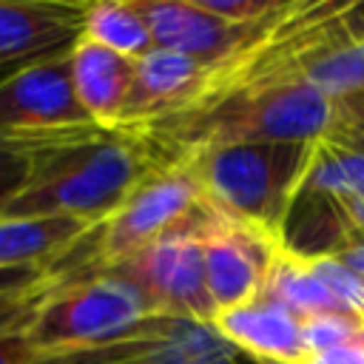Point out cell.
<instances>
[{"instance_id": "cell-1", "label": "cell", "mask_w": 364, "mask_h": 364, "mask_svg": "<svg viewBox=\"0 0 364 364\" xmlns=\"http://www.w3.org/2000/svg\"><path fill=\"white\" fill-rule=\"evenodd\" d=\"M28 145V171L0 219L68 216L88 228L105 222L139 179L162 159V148L136 128L88 125Z\"/></svg>"}, {"instance_id": "cell-2", "label": "cell", "mask_w": 364, "mask_h": 364, "mask_svg": "<svg viewBox=\"0 0 364 364\" xmlns=\"http://www.w3.org/2000/svg\"><path fill=\"white\" fill-rule=\"evenodd\" d=\"M336 102L301 80L245 82L145 134L165 156L230 142H316L333 131Z\"/></svg>"}, {"instance_id": "cell-3", "label": "cell", "mask_w": 364, "mask_h": 364, "mask_svg": "<svg viewBox=\"0 0 364 364\" xmlns=\"http://www.w3.org/2000/svg\"><path fill=\"white\" fill-rule=\"evenodd\" d=\"M202 208L205 193L191 156L173 154L148 171L125 202L51 267V279L111 270L159 236L191 222Z\"/></svg>"}, {"instance_id": "cell-4", "label": "cell", "mask_w": 364, "mask_h": 364, "mask_svg": "<svg viewBox=\"0 0 364 364\" xmlns=\"http://www.w3.org/2000/svg\"><path fill=\"white\" fill-rule=\"evenodd\" d=\"M316 142H230L188 156L208 208L282 233L284 216L307 179Z\"/></svg>"}, {"instance_id": "cell-5", "label": "cell", "mask_w": 364, "mask_h": 364, "mask_svg": "<svg viewBox=\"0 0 364 364\" xmlns=\"http://www.w3.org/2000/svg\"><path fill=\"white\" fill-rule=\"evenodd\" d=\"M148 316H156L151 299L122 273H77L43 287L26 333L43 355L108 341Z\"/></svg>"}, {"instance_id": "cell-6", "label": "cell", "mask_w": 364, "mask_h": 364, "mask_svg": "<svg viewBox=\"0 0 364 364\" xmlns=\"http://www.w3.org/2000/svg\"><path fill=\"white\" fill-rule=\"evenodd\" d=\"M34 364H256L210 321L148 316L136 327L88 347L43 353Z\"/></svg>"}, {"instance_id": "cell-7", "label": "cell", "mask_w": 364, "mask_h": 364, "mask_svg": "<svg viewBox=\"0 0 364 364\" xmlns=\"http://www.w3.org/2000/svg\"><path fill=\"white\" fill-rule=\"evenodd\" d=\"M208 205L182 228L159 236L142 247L128 262L111 267L131 279L154 304L159 316L213 321L216 310L205 287V259H202V225Z\"/></svg>"}, {"instance_id": "cell-8", "label": "cell", "mask_w": 364, "mask_h": 364, "mask_svg": "<svg viewBox=\"0 0 364 364\" xmlns=\"http://www.w3.org/2000/svg\"><path fill=\"white\" fill-rule=\"evenodd\" d=\"M97 125L77 100L71 51L0 80V142H37Z\"/></svg>"}, {"instance_id": "cell-9", "label": "cell", "mask_w": 364, "mask_h": 364, "mask_svg": "<svg viewBox=\"0 0 364 364\" xmlns=\"http://www.w3.org/2000/svg\"><path fill=\"white\" fill-rule=\"evenodd\" d=\"M282 247L279 230L208 208L202 225V259L213 310L222 313L262 296Z\"/></svg>"}, {"instance_id": "cell-10", "label": "cell", "mask_w": 364, "mask_h": 364, "mask_svg": "<svg viewBox=\"0 0 364 364\" xmlns=\"http://www.w3.org/2000/svg\"><path fill=\"white\" fill-rule=\"evenodd\" d=\"M156 48L185 54L196 63H205L219 71V77L239 63L270 28L276 17L256 26H233L205 11L199 0H136ZM287 6V3H284ZM219 82V80H216Z\"/></svg>"}, {"instance_id": "cell-11", "label": "cell", "mask_w": 364, "mask_h": 364, "mask_svg": "<svg viewBox=\"0 0 364 364\" xmlns=\"http://www.w3.org/2000/svg\"><path fill=\"white\" fill-rule=\"evenodd\" d=\"M216 80V68L154 46L134 63V82L119 128L148 131L171 117L188 114L213 97Z\"/></svg>"}, {"instance_id": "cell-12", "label": "cell", "mask_w": 364, "mask_h": 364, "mask_svg": "<svg viewBox=\"0 0 364 364\" xmlns=\"http://www.w3.org/2000/svg\"><path fill=\"white\" fill-rule=\"evenodd\" d=\"M88 3L68 0H0V71L51 60L74 48Z\"/></svg>"}, {"instance_id": "cell-13", "label": "cell", "mask_w": 364, "mask_h": 364, "mask_svg": "<svg viewBox=\"0 0 364 364\" xmlns=\"http://www.w3.org/2000/svg\"><path fill=\"white\" fill-rule=\"evenodd\" d=\"M216 333L256 364H301V318L267 296L222 310L210 321Z\"/></svg>"}, {"instance_id": "cell-14", "label": "cell", "mask_w": 364, "mask_h": 364, "mask_svg": "<svg viewBox=\"0 0 364 364\" xmlns=\"http://www.w3.org/2000/svg\"><path fill=\"white\" fill-rule=\"evenodd\" d=\"M134 63L122 54H114L91 40H77L71 48V82L85 114L102 128H119L131 82Z\"/></svg>"}, {"instance_id": "cell-15", "label": "cell", "mask_w": 364, "mask_h": 364, "mask_svg": "<svg viewBox=\"0 0 364 364\" xmlns=\"http://www.w3.org/2000/svg\"><path fill=\"white\" fill-rule=\"evenodd\" d=\"M91 228L68 216L0 219V267H54Z\"/></svg>"}, {"instance_id": "cell-16", "label": "cell", "mask_w": 364, "mask_h": 364, "mask_svg": "<svg viewBox=\"0 0 364 364\" xmlns=\"http://www.w3.org/2000/svg\"><path fill=\"white\" fill-rule=\"evenodd\" d=\"M82 40H91L114 54L139 60L154 48L148 20L136 0H97L85 6Z\"/></svg>"}, {"instance_id": "cell-17", "label": "cell", "mask_w": 364, "mask_h": 364, "mask_svg": "<svg viewBox=\"0 0 364 364\" xmlns=\"http://www.w3.org/2000/svg\"><path fill=\"white\" fill-rule=\"evenodd\" d=\"M301 191L321 193L330 199H353L364 193V139L321 136L307 171Z\"/></svg>"}, {"instance_id": "cell-18", "label": "cell", "mask_w": 364, "mask_h": 364, "mask_svg": "<svg viewBox=\"0 0 364 364\" xmlns=\"http://www.w3.org/2000/svg\"><path fill=\"white\" fill-rule=\"evenodd\" d=\"M262 296L279 301L282 307H287L301 321L310 318V316H318V313L338 310L333 296L327 293V287L316 276L313 264L307 259H299V256L287 253L284 247H282L279 259L270 267V276L264 282Z\"/></svg>"}, {"instance_id": "cell-19", "label": "cell", "mask_w": 364, "mask_h": 364, "mask_svg": "<svg viewBox=\"0 0 364 364\" xmlns=\"http://www.w3.org/2000/svg\"><path fill=\"white\" fill-rule=\"evenodd\" d=\"M364 333V318L341 313V310H330V313H318L301 321V344L307 350V355L347 344L353 338H358Z\"/></svg>"}, {"instance_id": "cell-20", "label": "cell", "mask_w": 364, "mask_h": 364, "mask_svg": "<svg viewBox=\"0 0 364 364\" xmlns=\"http://www.w3.org/2000/svg\"><path fill=\"white\" fill-rule=\"evenodd\" d=\"M199 6L233 26H256L276 17L284 0H199Z\"/></svg>"}, {"instance_id": "cell-21", "label": "cell", "mask_w": 364, "mask_h": 364, "mask_svg": "<svg viewBox=\"0 0 364 364\" xmlns=\"http://www.w3.org/2000/svg\"><path fill=\"white\" fill-rule=\"evenodd\" d=\"M48 282H51L48 267H0V304L31 299L43 293Z\"/></svg>"}, {"instance_id": "cell-22", "label": "cell", "mask_w": 364, "mask_h": 364, "mask_svg": "<svg viewBox=\"0 0 364 364\" xmlns=\"http://www.w3.org/2000/svg\"><path fill=\"white\" fill-rule=\"evenodd\" d=\"M28 171L26 142H0V208L14 196Z\"/></svg>"}, {"instance_id": "cell-23", "label": "cell", "mask_w": 364, "mask_h": 364, "mask_svg": "<svg viewBox=\"0 0 364 364\" xmlns=\"http://www.w3.org/2000/svg\"><path fill=\"white\" fill-rule=\"evenodd\" d=\"M336 102V122L330 136H347V139H364V88L353 91Z\"/></svg>"}, {"instance_id": "cell-24", "label": "cell", "mask_w": 364, "mask_h": 364, "mask_svg": "<svg viewBox=\"0 0 364 364\" xmlns=\"http://www.w3.org/2000/svg\"><path fill=\"white\" fill-rule=\"evenodd\" d=\"M28 318H31V313L17 324L0 327V364H34L37 350L28 341V333H26Z\"/></svg>"}, {"instance_id": "cell-25", "label": "cell", "mask_w": 364, "mask_h": 364, "mask_svg": "<svg viewBox=\"0 0 364 364\" xmlns=\"http://www.w3.org/2000/svg\"><path fill=\"white\" fill-rule=\"evenodd\" d=\"M327 259L341 262L350 273H355V276L364 282V233H350V236L338 245V250H336L333 256H327Z\"/></svg>"}, {"instance_id": "cell-26", "label": "cell", "mask_w": 364, "mask_h": 364, "mask_svg": "<svg viewBox=\"0 0 364 364\" xmlns=\"http://www.w3.org/2000/svg\"><path fill=\"white\" fill-rule=\"evenodd\" d=\"M341 23H344V31L350 40L364 43V0H347Z\"/></svg>"}, {"instance_id": "cell-27", "label": "cell", "mask_w": 364, "mask_h": 364, "mask_svg": "<svg viewBox=\"0 0 364 364\" xmlns=\"http://www.w3.org/2000/svg\"><path fill=\"white\" fill-rule=\"evenodd\" d=\"M37 296H40V293H37ZM37 296L23 299V301H9V304H0V327H9V324L23 321V318L31 313V307H34Z\"/></svg>"}, {"instance_id": "cell-28", "label": "cell", "mask_w": 364, "mask_h": 364, "mask_svg": "<svg viewBox=\"0 0 364 364\" xmlns=\"http://www.w3.org/2000/svg\"><path fill=\"white\" fill-rule=\"evenodd\" d=\"M341 210H344V219L350 225V233H364V193H358L353 199H344Z\"/></svg>"}]
</instances>
